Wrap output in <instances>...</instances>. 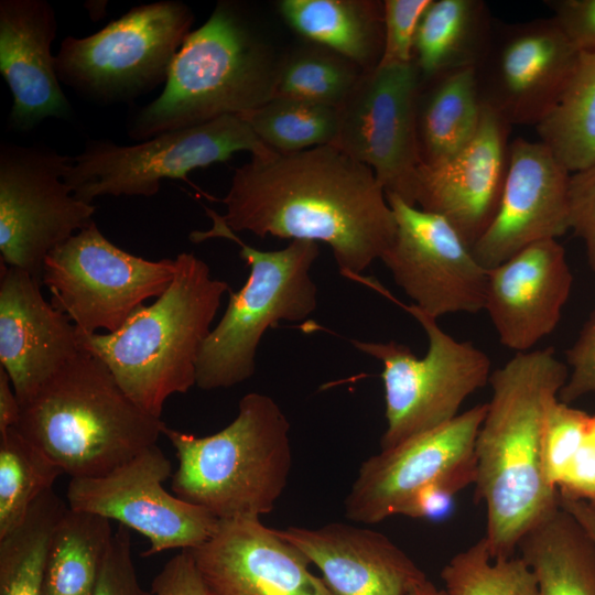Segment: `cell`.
<instances>
[{
  "mask_svg": "<svg viewBox=\"0 0 595 595\" xmlns=\"http://www.w3.org/2000/svg\"><path fill=\"white\" fill-rule=\"evenodd\" d=\"M422 326L428 350L418 357L396 340L350 339L359 351L381 361L386 430L381 450L440 428L459 414L463 402L489 382L491 363L472 342L445 333L437 320L415 305H403Z\"/></svg>",
  "mask_w": 595,
  "mask_h": 595,
  "instance_id": "9c48e42d",
  "label": "cell"
},
{
  "mask_svg": "<svg viewBox=\"0 0 595 595\" xmlns=\"http://www.w3.org/2000/svg\"><path fill=\"white\" fill-rule=\"evenodd\" d=\"M252 156L273 154L239 115L167 131L132 145L90 139L64 175L79 199L93 204L99 196L151 197L161 181L183 180L198 167L228 161L236 152Z\"/></svg>",
  "mask_w": 595,
  "mask_h": 595,
  "instance_id": "30bf717a",
  "label": "cell"
},
{
  "mask_svg": "<svg viewBox=\"0 0 595 595\" xmlns=\"http://www.w3.org/2000/svg\"><path fill=\"white\" fill-rule=\"evenodd\" d=\"M446 595H539L536 575L519 556L493 559L482 537L442 569Z\"/></svg>",
  "mask_w": 595,
  "mask_h": 595,
  "instance_id": "e575fe53",
  "label": "cell"
},
{
  "mask_svg": "<svg viewBox=\"0 0 595 595\" xmlns=\"http://www.w3.org/2000/svg\"><path fill=\"white\" fill-rule=\"evenodd\" d=\"M580 52L553 18L495 21L474 67L482 105L511 127H536L558 101Z\"/></svg>",
  "mask_w": 595,
  "mask_h": 595,
  "instance_id": "2e32d148",
  "label": "cell"
},
{
  "mask_svg": "<svg viewBox=\"0 0 595 595\" xmlns=\"http://www.w3.org/2000/svg\"><path fill=\"white\" fill-rule=\"evenodd\" d=\"M560 506L569 511L595 542V512L584 500L560 497Z\"/></svg>",
  "mask_w": 595,
  "mask_h": 595,
  "instance_id": "f6af8a7d",
  "label": "cell"
},
{
  "mask_svg": "<svg viewBox=\"0 0 595 595\" xmlns=\"http://www.w3.org/2000/svg\"><path fill=\"white\" fill-rule=\"evenodd\" d=\"M487 402L459 413L451 422L381 450L359 467L345 499V516L375 524L407 516L425 488L443 485L456 493L476 478L475 442Z\"/></svg>",
  "mask_w": 595,
  "mask_h": 595,
  "instance_id": "4fadbf2b",
  "label": "cell"
},
{
  "mask_svg": "<svg viewBox=\"0 0 595 595\" xmlns=\"http://www.w3.org/2000/svg\"><path fill=\"white\" fill-rule=\"evenodd\" d=\"M277 531L321 571L334 595H407L426 578L401 548L372 529L332 522Z\"/></svg>",
  "mask_w": 595,
  "mask_h": 595,
  "instance_id": "cb8c5ba5",
  "label": "cell"
},
{
  "mask_svg": "<svg viewBox=\"0 0 595 595\" xmlns=\"http://www.w3.org/2000/svg\"><path fill=\"white\" fill-rule=\"evenodd\" d=\"M511 126L483 106L477 131L453 156L418 170L414 206L444 217L472 248L499 209Z\"/></svg>",
  "mask_w": 595,
  "mask_h": 595,
  "instance_id": "ffe728a7",
  "label": "cell"
},
{
  "mask_svg": "<svg viewBox=\"0 0 595 595\" xmlns=\"http://www.w3.org/2000/svg\"><path fill=\"white\" fill-rule=\"evenodd\" d=\"M432 0L383 1V51L378 65L413 63V46L419 23Z\"/></svg>",
  "mask_w": 595,
  "mask_h": 595,
  "instance_id": "8d00e7d4",
  "label": "cell"
},
{
  "mask_svg": "<svg viewBox=\"0 0 595 595\" xmlns=\"http://www.w3.org/2000/svg\"><path fill=\"white\" fill-rule=\"evenodd\" d=\"M187 550L207 595H334L310 560L259 517L219 520L206 542Z\"/></svg>",
  "mask_w": 595,
  "mask_h": 595,
  "instance_id": "ac0fdd59",
  "label": "cell"
},
{
  "mask_svg": "<svg viewBox=\"0 0 595 595\" xmlns=\"http://www.w3.org/2000/svg\"><path fill=\"white\" fill-rule=\"evenodd\" d=\"M129 530L120 524L113 532L93 595H152L139 582Z\"/></svg>",
  "mask_w": 595,
  "mask_h": 595,
  "instance_id": "74e56055",
  "label": "cell"
},
{
  "mask_svg": "<svg viewBox=\"0 0 595 595\" xmlns=\"http://www.w3.org/2000/svg\"><path fill=\"white\" fill-rule=\"evenodd\" d=\"M569 376L553 347L516 353L491 371V397L475 442V500L486 508L493 559L513 556L522 537L560 508L543 472L547 418Z\"/></svg>",
  "mask_w": 595,
  "mask_h": 595,
  "instance_id": "7a4b0ae2",
  "label": "cell"
},
{
  "mask_svg": "<svg viewBox=\"0 0 595 595\" xmlns=\"http://www.w3.org/2000/svg\"><path fill=\"white\" fill-rule=\"evenodd\" d=\"M175 273V259L148 260L112 244L94 221L45 259L42 283L51 304L78 331L113 333Z\"/></svg>",
  "mask_w": 595,
  "mask_h": 595,
  "instance_id": "8fae6325",
  "label": "cell"
},
{
  "mask_svg": "<svg viewBox=\"0 0 595 595\" xmlns=\"http://www.w3.org/2000/svg\"><path fill=\"white\" fill-rule=\"evenodd\" d=\"M165 423L82 348L21 405L17 429L71 478L106 475L155 445Z\"/></svg>",
  "mask_w": 595,
  "mask_h": 595,
  "instance_id": "5b68a950",
  "label": "cell"
},
{
  "mask_svg": "<svg viewBox=\"0 0 595 595\" xmlns=\"http://www.w3.org/2000/svg\"><path fill=\"white\" fill-rule=\"evenodd\" d=\"M545 4L578 51L595 50V0H548Z\"/></svg>",
  "mask_w": 595,
  "mask_h": 595,
  "instance_id": "60d3db41",
  "label": "cell"
},
{
  "mask_svg": "<svg viewBox=\"0 0 595 595\" xmlns=\"http://www.w3.org/2000/svg\"><path fill=\"white\" fill-rule=\"evenodd\" d=\"M239 116L279 153L333 145L339 129V109L292 98L273 97Z\"/></svg>",
  "mask_w": 595,
  "mask_h": 595,
  "instance_id": "836d02e7",
  "label": "cell"
},
{
  "mask_svg": "<svg viewBox=\"0 0 595 595\" xmlns=\"http://www.w3.org/2000/svg\"><path fill=\"white\" fill-rule=\"evenodd\" d=\"M593 416L559 400L549 411L542 442V464L548 483L558 489L580 448Z\"/></svg>",
  "mask_w": 595,
  "mask_h": 595,
  "instance_id": "d590c367",
  "label": "cell"
},
{
  "mask_svg": "<svg viewBox=\"0 0 595 595\" xmlns=\"http://www.w3.org/2000/svg\"><path fill=\"white\" fill-rule=\"evenodd\" d=\"M172 475L169 458L155 444L106 475L71 478L67 506L147 537L150 545L142 556L199 547L215 533L219 519L166 491L163 483Z\"/></svg>",
  "mask_w": 595,
  "mask_h": 595,
  "instance_id": "9a60e30c",
  "label": "cell"
},
{
  "mask_svg": "<svg viewBox=\"0 0 595 595\" xmlns=\"http://www.w3.org/2000/svg\"><path fill=\"white\" fill-rule=\"evenodd\" d=\"M420 77L413 63L364 71L339 108L333 145L369 166L387 194L414 206L421 165L416 105Z\"/></svg>",
  "mask_w": 595,
  "mask_h": 595,
  "instance_id": "5bb4252c",
  "label": "cell"
},
{
  "mask_svg": "<svg viewBox=\"0 0 595 595\" xmlns=\"http://www.w3.org/2000/svg\"><path fill=\"white\" fill-rule=\"evenodd\" d=\"M587 505L591 507V509L595 512V498L587 502Z\"/></svg>",
  "mask_w": 595,
  "mask_h": 595,
  "instance_id": "7dc6e473",
  "label": "cell"
},
{
  "mask_svg": "<svg viewBox=\"0 0 595 595\" xmlns=\"http://www.w3.org/2000/svg\"><path fill=\"white\" fill-rule=\"evenodd\" d=\"M67 508L51 489L15 529L0 538V595H42L50 540Z\"/></svg>",
  "mask_w": 595,
  "mask_h": 595,
  "instance_id": "4dcf8cb0",
  "label": "cell"
},
{
  "mask_svg": "<svg viewBox=\"0 0 595 595\" xmlns=\"http://www.w3.org/2000/svg\"><path fill=\"white\" fill-rule=\"evenodd\" d=\"M539 595H595V542L561 506L520 540Z\"/></svg>",
  "mask_w": 595,
  "mask_h": 595,
  "instance_id": "4316f807",
  "label": "cell"
},
{
  "mask_svg": "<svg viewBox=\"0 0 595 595\" xmlns=\"http://www.w3.org/2000/svg\"><path fill=\"white\" fill-rule=\"evenodd\" d=\"M213 220L208 230H194L188 239L199 244L210 238L236 242L249 267L245 285L229 291L227 309L205 338L196 364V386L202 390L230 388L251 378L256 353L267 329L280 321L306 320L317 306V288L311 268L320 255L317 242L292 240L279 250H259L244 242L205 208Z\"/></svg>",
  "mask_w": 595,
  "mask_h": 595,
  "instance_id": "52a82bcc",
  "label": "cell"
},
{
  "mask_svg": "<svg viewBox=\"0 0 595 595\" xmlns=\"http://www.w3.org/2000/svg\"><path fill=\"white\" fill-rule=\"evenodd\" d=\"M284 21L300 35L359 66L376 67L383 51V3L370 0H281Z\"/></svg>",
  "mask_w": 595,
  "mask_h": 595,
  "instance_id": "484cf974",
  "label": "cell"
},
{
  "mask_svg": "<svg viewBox=\"0 0 595 595\" xmlns=\"http://www.w3.org/2000/svg\"><path fill=\"white\" fill-rule=\"evenodd\" d=\"M536 129L570 173L595 164V50L580 52L562 94Z\"/></svg>",
  "mask_w": 595,
  "mask_h": 595,
  "instance_id": "f546056e",
  "label": "cell"
},
{
  "mask_svg": "<svg viewBox=\"0 0 595 595\" xmlns=\"http://www.w3.org/2000/svg\"><path fill=\"white\" fill-rule=\"evenodd\" d=\"M41 283L1 264L0 367L21 405L82 349L76 325L44 299Z\"/></svg>",
  "mask_w": 595,
  "mask_h": 595,
  "instance_id": "7402d4cb",
  "label": "cell"
},
{
  "mask_svg": "<svg viewBox=\"0 0 595 595\" xmlns=\"http://www.w3.org/2000/svg\"><path fill=\"white\" fill-rule=\"evenodd\" d=\"M407 595H446L444 589H439L431 581L425 578L415 585Z\"/></svg>",
  "mask_w": 595,
  "mask_h": 595,
  "instance_id": "bcb514c9",
  "label": "cell"
},
{
  "mask_svg": "<svg viewBox=\"0 0 595 595\" xmlns=\"http://www.w3.org/2000/svg\"><path fill=\"white\" fill-rule=\"evenodd\" d=\"M279 60L245 3L217 2L185 39L162 93L131 111L129 138L141 142L260 107L273 97Z\"/></svg>",
  "mask_w": 595,
  "mask_h": 595,
  "instance_id": "277c9868",
  "label": "cell"
},
{
  "mask_svg": "<svg viewBox=\"0 0 595 595\" xmlns=\"http://www.w3.org/2000/svg\"><path fill=\"white\" fill-rule=\"evenodd\" d=\"M483 112L474 68H465L420 87L416 128L422 164H436L464 148Z\"/></svg>",
  "mask_w": 595,
  "mask_h": 595,
  "instance_id": "83f0119b",
  "label": "cell"
},
{
  "mask_svg": "<svg viewBox=\"0 0 595 595\" xmlns=\"http://www.w3.org/2000/svg\"><path fill=\"white\" fill-rule=\"evenodd\" d=\"M62 474L63 469L17 428L0 434V538L24 520Z\"/></svg>",
  "mask_w": 595,
  "mask_h": 595,
  "instance_id": "1f68e13d",
  "label": "cell"
},
{
  "mask_svg": "<svg viewBox=\"0 0 595 595\" xmlns=\"http://www.w3.org/2000/svg\"><path fill=\"white\" fill-rule=\"evenodd\" d=\"M220 202L234 232L326 244L349 280L381 258L397 231L372 170L335 145L251 156Z\"/></svg>",
  "mask_w": 595,
  "mask_h": 595,
  "instance_id": "6da1fadb",
  "label": "cell"
},
{
  "mask_svg": "<svg viewBox=\"0 0 595 595\" xmlns=\"http://www.w3.org/2000/svg\"><path fill=\"white\" fill-rule=\"evenodd\" d=\"M570 228L585 245L595 271V164L571 173L569 184Z\"/></svg>",
  "mask_w": 595,
  "mask_h": 595,
  "instance_id": "ab89813d",
  "label": "cell"
},
{
  "mask_svg": "<svg viewBox=\"0 0 595 595\" xmlns=\"http://www.w3.org/2000/svg\"><path fill=\"white\" fill-rule=\"evenodd\" d=\"M72 163L44 145L0 147L1 262L41 282L46 257L94 223L96 206L64 181Z\"/></svg>",
  "mask_w": 595,
  "mask_h": 595,
  "instance_id": "7c38bea8",
  "label": "cell"
},
{
  "mask_svg": "<svg viewBox=\"0 0 595 595\" xmlns=\"http://www.w3.org/2000/svg\"><path fill=\"white\" fill-rule=\"evenodd\" d=\"M113 532L107 518L67 508L50 540L42 595H93Z\"/></svg>",
  "mask_w": 595,
  "mask_h": 595,
  "instance_id": "f1b7e54d",
  "label": "cell"
},
{
  "mask_svg": "<svg viewBox=\"0 0 595 595\" xmlns=\"http://www.w3.org/2000/svg\"><path fill=\"white\" fill-rule=\"evenodd\" d=\"M227 291L204 260L181 252L172 282L152 304L139 306L113 333L78 331L79 344L136 404L161 418L169 397L196 385L198 355Z\"/></svg>",
  "mask_w": 595,
  "mask_h": 595,
  "instance_id": "3957f363",
  "label": "cell"
},
{
  "mask_svg": "<svg viewBox=\"0 0 595 595\" xmlns=\"http://www.w3.org/2000/svg\"><path fill=\"white\" fill-rule=\"evenodd\" d=\"M162 434L178 462L173 494L219 520L271 512L288 485L290 423L270 396H244L237 416L212 435L195 436L166 424Z\"/></svg>",
  "mask_w": 595,
  "mask_h": 595,
  "instance_id": "8992f818",
  "label": "cell"
},
{
  "mask_svg": "<svg viewBox=\"0 0 595 595\" xmlns=\"http://www.w3.org/2000/svg\"><path fill=\"white\" fill-rule=\"evenodd\" d=\"M572 284L558 239L534 242L488 270L485 310L499 342L516 353L533 349L556 327Z\"/></svg>",
  "mask_w": 595,
  "mask_h": 595,
  "instance_id": "44dd1931",
  "label": "cell"
},
{
  "mask_svg": "<svg viewBox=\"0 0 595 595\" xmlns=\"http://www.w3.org/2000/svg\"><path fill=\"white\" fill-rule=\"evenodd\" d=\"M386 198L397 231L380 259L413 305L436 320L485 310L488 271L456 229L444 217L396 195Z\"/></svg>",
  "mask_w": 595,
  "mask_h": 595,
  "instance_id": "e0dca14e",
  "label": "cell"
},
{
  "mask_svg": "<svg viewBox=\"0 0 595 595\" xmlns=\"http://www.w3.org/2000/svg\"><path fill=\"white\" fill-rule=\"evenodd\" d=\"M57 28L46 0L0 1V73L12 95L11 131H31L48 118L74 119L52 54Z\"/></svg>",
  "mask_w": 595,
  "mask_h": 595,
  "instance_id": "603a6c76",
  "label": "cell"
},
{
  "mask_svg": "<svg viewBox=\"0 0 595 595\" xmlns=\"http://www.w3.org/2000/svg\"><path fill=\"white\" fill-rule=\"evenodd\" d=\"M558 490L560 497L563 498L586 502L595 498V414L580 448L558 486Z\"/></svg>",
  "mask_w": 595,
  "mask_h": 595,
  "instance_id": "b9f144b4",
  "label": "cell"
},
{
  "mask_svg": "<svg viewBox=\"0 0 595 595\" xmlns=\"http://www.w3.org/2000/svg\"><path fill=\"white\" fill-rule=\"evenodd\" d=\"M363 73L355 63L326 47H299L279 60L273 97L339 109Z\"/></svg>",
  "mask_w": 595,
  "mask_h": 595,
  "instance_id": "d6a6232c",
  "label": "cell"
},
{
  "mask_svg": "<svg viewBox=\"0 0 595 595\" xmlns=\"http://www.w3.org/2000/svg\"><path fill=\"white\" fill-rule=\"evenodd\" d=\"M569 376L559 393V401L571 404L595 392V311L566 351Z\"/></svg>",
  "mask_w": 595,
  "mask_h": 595,
  "instance_id": "f35d334b",
  "label": "cell"
},
{
  "mask_svg": "<svg viewBox=\"0 0 595 595\" xmlns=\"http://www.w3.org/2000/svg\"><path fill=\"white\" fill-rule=\"evenodd\" d=\"M152 595H207L188 550L171 558L151 583Z\"/></svg>",
  "mask_w": 595,
  "mask_h": 595,
  "instance_id": "7bdbcfd3",
  "label": "cell"
},
{
  "mask_svg": "<svg viewBox=\"0 0 595 595\" xmlns=\"http://www.w3.org/2000/svg\"><path fill=\"white\" fill-rule=\"evenodd\" d=\"M193 21L180 0L136 6L91 35L63 39L58 79L97 105L132 102L165 85Z\"/></svg>",
  "mask_w": 595,
  "mask_h": 595,
  "instance_id": "ba28073f",
  "label": "cell"
},
{
  "mask_svg": "<svg viewBox=\"0 0 595 595\" xmlns=\"http://www.w3.org/2000/svg\"><path fill=\"white\" fill-rule=\"evenodd\" d=\"M21 416V404L7 371L0 367V434L17 428Z\"/></svg>",
  "mask_w": 595,
  "mask_h": 595,
  "instance_id": "ee69618b",
  "label": "cell"
},
{
  "mask_svg": "<svg viewBox=\"0 0 595 595\" xmlns=\"http://www.w3.org/2000/svg\"><path fill=\"white\" fill-rule=\"evenodd\" d=\"M494 23L482 0H432L421 18L413 46L421 86L474 68L487 48Z\"/></svg>",
  "mask_w": 595,
  "mask_h": 595,
  "instance_id": "d4e9b609",
  "label": "cell"
},
{
  "mask_svg": "<svg viewBox=\"0 0 595 595\" xmlns=\"http://www.w3.org/2000/svg\"><path fill=\"white\" fill-rule=\"evenodd\" d=\"M571 173L540 141L515 139L499 209L470 248L487 271L521 249L558 239L570 228Z\"/></svg>",
  "mask_w": 595,
  "mask_h": 595,
  "instance_id": "d6986e66",
  "label": "cell"
}]
</instances>
